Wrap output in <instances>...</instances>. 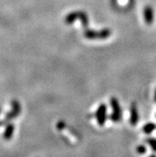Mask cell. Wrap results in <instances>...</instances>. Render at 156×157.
I'll list each match as a JSON object with an SVG mask.
<instances>
[{
  "label": "cell",
  "instance_id": "obj_1",
  "mask_svg": "<svg viewBox=\"0 0 156 157\" xmlns=\"http://www.w3.org/2000/svg\"><path fill=\"white\" fill-rule=\"evenodd\" d=\"M79 19L81 22V24L84 28H87L89 26V16L84 11H73L70 12L64 18V21L66 24L70 25L73 22H76L77 20Z\"/></svg>",
  "mask_w": 156,
  "mask_h": 157
},
{
  "label": "cell",
  "instance_id": "obj_2",
  "mask_svg": "<svg viewBox=\"0 0 156 157\" xmlns=\"http://www.w3.org/2000/svg\"><path fill=\"white\" fill-rule=\"evenodd\" d=\"M112 35L110 29L105 28L100 30H86L84 32V37L89 40H104Z\"/></svg>",
  "mask_w": 156,
  "mask_h": 157
},
{
  "label": "cell",
  "instance_id": "obj_3",
  "mask_svg": "<svg viewBox=\"0 0 156 157\" xmlns=\"http://www.w3.org/2000/svg\"><path fill=\"white\" fill-rule=\"evenodd\" d=\"M110 104L112 108V113L110 117L111 120L115 123L120 122L122 119V109L118 99L113 97L110 99Z\"/></svg>",
  "mask_w": 156,
  "mask_h": 157
},
{
  "label": "cell",
  "instance_id": "obj_4",
  "mask_svg": "<svg viewBox=\"0 0 156 157\" xmlns=\"http://www.w3.org/2000/svg\"><path fill=\"white\" fill-rule=\"evenodd\" d=\"M21 105L17 100H13L11 101V110L10 112H8L6 114L5 117V121L9 122L11 120L14 119V118L18 117V116L21 113Z\"/></svg>",
  "mask_w": 156,
  "mask_h": 157
},
{
  "label": "cell",
  "instance_id": "obj_5",
  "mask_svg": "<svg viewBox=\"0 0 156 157\" xmlns=\"http://www.w3.org/2000/svg\"><path fill=\"white\" fill-rule=\"evenodd\" d=\"M96 119L100 126H104L107 120V105L105 104H101L97 108L95 114Z\"/></svg>",
  "mask_w": 156,
  "mask_h": 157
},
{
  "label": "cell",
  "instance_id": "obj_6",
  "mask_svg": "<svg viewBox=\"0 0 156 157\" xmlns=\"http://www.w3.org/2000/svg\"><path fill=\"white\" fill-rule=\"evenodd\" d=\"M139 122V112L137 105L133 102L130 107V124L132 126H135Z\"/></svg>",
  "mask_w": 156,
  "mask_h": 157
},
{
  "label": "cell",
  "instance_id": "obj_7",
  "mask_svg": "<svg viewBox=\"0 0 156 157\" xmlns=\"http://www.w3.org/2000/svg\"><path fill=\"white\" fill-rule=\"evenodd\" d=\"M154 10L151 6L147 5L143 9V18L147 25H151L154 22Z\"/></svg>",
  "mask_w": 156,
  "mask_h": 157
},
{
  "label": "cell",
  "instance_id": "obj_8",
  "mask_svg": "<svg viewBox=\"0 0 156 157\" xmlns=\"http://www.w3.org/2000/svg\"><path fill=\"white\" fill-rule=\"evenodd\" d=\"M14 125L13 124L9 123L6 126V128L4 130L3 132V138L6 140H9L12 138L13 136V134H14Z\"/></svg>",
  "mask_w": 156,
  "mask_h": 157
},
{
  "label": "cell",
  "instance_id": "obj_9",
  "mask_svg": "<svg viewBox=\"0 0 156 157\" xmlns=\"http://www.w3.org/2000/svg\"><path fill=\"white\" fill-rule=\"evenodd\" d=\"M156 129V124L152 122H150V123L146 124L143 127V132L147 135L150 134L152 132H154Z\"/></svg>",
  "mask_w": 156,
  "mask_h": 157
},
{
  "label": "cell",
  "instance_id": "obj_10",
  "mask_svg": "<svg viewBox=\"0 0 156 157\" xmlns=\"http://www.w3.org/2000/svg\"><path fill=\"white\" fill-rule=\"evenodd\" d=\"M146 143L148 144L149 145H150V147H151V149L153 150V151H154V152H156V139L155 138H147V139L146 140Z\"/></svg>",
  "mask_w": 156,
  "mask_h": 157
},
{
  "label": "cell",
  "instance_id": "obj_11",
  "mask_svg": "<svg viewBox=\"0 0 156 157\" xmlns=\"http://www.w3.org/2000/svg\"><path fill=\"white\" fill-rule=\"evenodd\" d=\"M136 151L139 154H140V155H143V154H145L146 152V146L143 145V144L138 145L136 147Z\"/></svg>",
  "mask_w": 156,
  "mask_h": 157
},
{
  "label": "cell",
  "instance_id": "obj_12",
  "mask_svg": "<svg viewBox=\"0 0 156 157\" xmlns=\"http://www.w3.org/2000/svg\"><path fill=\"white\" fill-rule=\"evenodd\" d=\"M65 127V124L63 121H59L57 124V128L58 130H62Z\"/></svg>",
  "mask_w": 156,
  "mask_h": 157
},
{
  "label": "cell",
  "instance_id": "obj_13",
  "mask_svg": "<svg viewBox=\"0 0 156 157\" xmlns=\"http://www.w3.org/2000/svg\"><path fill=\"white\" fill-rule=\"evenodd\" d=\"M0 111H1V109H0ZM5 124H6V121H0V126L3 125Z\"/></svg>",
  "mask_w": 156,
  "mask_h": 157
},
{
  "label": "cell",
  "instance_id": "obj_14",
  "mask_svg": "<svg viewBox=\"0 0 156 157\" xmlns=\"http://www.w3.org/2000/svg\"><path fill=\"white\" fill-rule=\"evenodd\" d=\"M148 157H156V154H151V155H149Z\"/></svg>",
  "mask_w": 156,
  "mask_h": 157
},
{
  "label": "cell",
  "instance_id": "obj_15",
  "mask_svg": "<svg viewBox=\"0 0 156 157\" xmlns=\"http://www.w3.org/2000/svg\"><path fill=\"white\" fill-rule=\"evenodd\" d=\"M154 101L156 102V90H155V92H154Z\"/></svg>",
  "mask_w": 156,
  "mask_h": 157
}]
</instances>
